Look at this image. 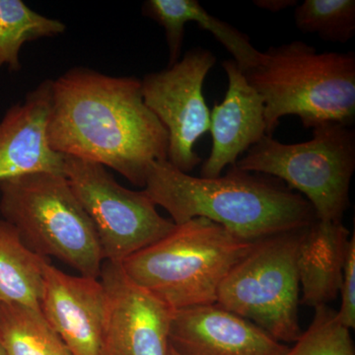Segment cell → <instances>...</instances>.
<instances>
[{
	"instance_id": "6da1fadb",
	"label": "cell",
	"mask_w": 355,
	"mask_h": 355,
	"mask_svg": "<svg viewBox=\"0 0 355 355\" xmlns=\"http://www.w3.org/2000/svg\"><path fill=\"white\" fill-rule=\"evenodd\" d=\"M46 139L60 155L99 163L144 188L150 165L167 160L169 144L140 79L84 67L51 81Z\"/></svg>"
},
{
	"instance_id": "7a4b0ae2",
	"label": "cell",
	"mask_w": 355,
	"mask_h": 355,
	"mask_svg": "<svg viewBox=\"0 0 355 355\" xmlns=\"http://www.w3.org/2000/svg\"><path fill=\"white\" fill-rule=\"evenodd\" d=\"M144 191L176 225L202 217L252 242L300 230L317 219L308 200L284 182L236 165L224 176L202 178L155 161Z\"/></svg>"
},
{
	"instance_id": "3957f363",
	"label": "cell",
	"mask_w": 355,
	"mask_h": 355,
	"mask_svg": "<svg viewBox=\"0 0 355 355\" xmlns=\"http://www.w3.org/2000/svg\"><path fill=\"white\" fill-rule=\"evenodd\" d=\"M245 76L265 104L268 137L286 116H299L307 130L324 123L354 125V51L317 53L293 41L261 51L260 64Z\"/></svg>"
},
{
	"instance_id": "277c9868",
	"label": "cell",
	"mask_w": 355,
	"mask_h": 355,
	"mask_svg": "<svg viewBox=\"0 0 355 355\" xmlns=\"http://www.w3.org/2000/svg\"><path fill=\"white\" fill-rule=\"evenodd\" d=\"M253 245L198 217L175 225L121 265L133 282L179 311L216 304L222 282Z\"/></svg>"
},
{
	"instance_id": "5b68a950",
	"label": "cell",
	"mask_w": 355,
	"mask_h": 355,
	"mask_svg": "<svg viewBox=\"0 0 355 355\" xmlns=\"http://www.w3.org/2000/svg\"><path fill=\"white\" fill-rule=\"evenodd\" d=\"M0 214L35 254L99 279L105 261L99 239L64 174L34 173L0 181Z\"/></svg>"
},
{
	"instance_id": "8992f818",
	"label": "cell",
	"mask_w": 355,
	"mask_h": 355,
	"mask_svg": "<svg viewBox=\"0 0 355 355\" xmlns=\"http://www.w3.org/2000/svg\"><path fill=\"white\" fill-rule=\"evenodd\" d=\"M312 133L308 141L293 144L266 135L236 167L284 182L308 200L319 220L343 221L355 170L354 130L324 123L313 128Z\"/></svg>"
},
{
	"instance_id": "52a82bcc",
	"label": "cell",
	"mask_w": 355,
	"mask_h": 355,
	"mask_svg": "<svg viewBox=\"0 0 355 355\" xmlns=\"http://www.w3.org/2000/svg\"><path fill=\"white\" fill-rule=\"evenodd\" d=\"M306 228L254 241L217 295L216 304L253 322L282 343H295L302 334L297 257Z\"/></svg>"
},
{
	"instance_id": "ba28073f",
	"label": "cell",
	"mask_w": 355,
	"mask_h": 355,
	"mask_svg": "<svg viewBox=\"0 0 355 355\" xmlns=\"http://www.w3.org/2000/svg\"><path fill=\"white\" fill-rule=\"evenodd\" d=\"M64 157V176L92 221L105 261L121 263L174 229L146 191L121 186L99 163Z\"/></svg>"
},
{
	"instance_id": "9c48e42d",
	"label": "cell",
	"mask_w": 355,
	"mask_h": 355,
	"mask_svg": "<svg viewBox=\"0 0 355 355\" xmlns=\"http://www.w3.org/2000/svg\"><path fill=\"white\" fill-rule=\"evenodd\" d=\"M216 62L211 51L197 46L172 67L146 74L141 80L144 101L169 137L167 161L187 174L202 162L195 146L209 132L203 84Z\"/></svg>"
},
{
	"instance_id": "30bf717a",
	"label": "cell",
	"mask_w": 355,
	"mask_h": 355,
	"mask_svg": "<svg viewBox=\"0 0 355 355\" xmlns=\"http://www.w3.org/2000/svg\"><path fill=\"white\" fill-rule=\"evenodd\" d=\"M107 298L105 355H168L175 311L125 272L121 263L104 261Z\"/></svg>"
},
{
	"instance_id": "8fae6325",
	"label": "cell",
	"mask_w": 355,
	"mask_h": 355,
	"mask_svg": "<svg viewBox=\"0 0 355 355\" xmlns=\"http://www.w3.org/2000/svg\"><path fill=\"white\" fill-rule=\"evenodd\" d=\"M40 310L72 355H105L106 291L100 279L44 266Z\"/></svg>"
},
{
	"instance_id": "7c38bea8",
	"label": "cell",
	"mask_w": 355,
	"mask_h": 355,
	"mask_svg": "<svg viewBox=\"0 0 355 355\" xmlns=\"http://www.w3.org/2000/svg\"><path fill=\"white\" fill-rule=\"evenodd\" d=\"M169 342L180 355H284L288 349L216 303L175 311Z\"/></svg>"
},
{
	"instance_id": "4fadbf2b",
	"label": "cell",
	"mask_w": 355,
	"mask_h": 355,
	"mask_svg": "<svg viewBox=\"0 0 355 355\" xmlns=\"http://www.w3.org/2000/svg\"><path fill=\"white\" fill-rule=\"evenodd\" d=\"M228 77L223 101L210 111L212 146L202 163L200 176L218 178L226 167L234 166L240 156L266 135L265 104L248 83L244 72L233 60L222 62Z\"/></svg>"
},
{
	"instance_id": "5bb4252c",
	"label": "cell",
	"mask_w": 355,
	"mask_h": 355,
	"mask_svg": "<svg viewBox=\"0 0 355 355\" xmlns=\"http://www.w3.org/2000/svg\"><path fill=\"white\" fill-rule=\"evenodd\" d=\"M51 81L40 83L0 121V181L34 173L64 174V157L46 139Z\"/></svg>"
},
{
	"instance_id": "9a60e30c",
	"label": "cell",
	"mask_w": 355,
	"mask_h": 355,
	"mask_svg": "<svg viewBox=\"0 0 355 355\" xmlns=\"http://www.w3.org/2000/svg\"><path fill=\"white\" fill-rule=\"evenodd\" d=\"M349 238L343 221L316 219L305 229L297 257L300 304L316 308L338 297Z\"/></svg>"
},
{
	"instance_id": "2e32d148",
	"label": "cell",
	"mask_w": 355,
	"mask_h": 355,
	"mask_svg": "<svg viewBox=\"0 0 355 355\" xmlns=\"http://www.w3.org/2000/svg\"><path fill=\"white\" fill-rule=\"evenodd\" d=\"M142 14L164 28L169 51L168 67L181 58L184 27L189 22H196L200 29L211 33L244 73L260 64L261 51L254 48L249 36L207 12L198 0H147Z\"/></svg>"
},
{
	"instance_id": "e0dca14e",
	"label": "cell",
	"mask_w": 355,
	"mask_h": 355,
	"mask_svg": "<svg viewBox=\"0 0 355 355\" xmlns=\"http://www.w3.org/2000/svg\"><path fill=\"white\" fill-rule=\"evenodd\" d=\"M48 263L26 246L10 223L0 218V306L20 304L40 309Z\"/></svg>"
},
{
	"instance_id": "ac0fdd59",
	"label": "cell",
	"mask_w": 355,
	"mask_h": 355,
	"mask_svg": "<svg viewBox=\"0 0 355 355\" xmlns=\"http://www.w3.org/2000/svg\"><path fill=\"white\" fill-rule=\"evenodd\" d=\"M0 343L7 355H72L41 310L0 306Z\"/></svg>"
},
{
	"instance_id": "d6986e66",
	"label": "cell",
	"mask_w": 355,
	"mask_h": 355,
	"mask_svg": "<svg viewBox=\"0 0 355 355\" xmlns=\"http://www.w3.org/2000/svg\"><path fill=\"white\" fill-rule=\"evenodd\" d=\"M62 21L32 10L22 0H0V69H21L19 53L23 44L64 34Z\"/></svg>"
},
{
	"instance_id": "ffe728a7",
	"label": "cell",
	"mask_w": 355,
	"mask_h": 355,
	"mask_svg": "<svg viewBox=\"0 0 355 355\" xmlns=\"http://www.w3.org/2000/svg\"><path fill=\"white\" fill-rule=\"evenodd\" d=\"M299 31L317 34L324 41L347 44L355 34L354 0H305L296 6Z\"/></svg>"
},
{
	"instance_id": "44dd1931",
	"label": "cell",
	"mask_w": 355,
	"mask_h": 355,
	"mask_svg": "<svg viewBox=\"0 0 355 355\" xmlns=\"http://www.w3.org/2000/svg\"><path fill=\"white\" fill-rule=\"evenodd\" d=\"M314 309L307 330L284 355H355L350 329L342 323L338 311L328 305Z\"/></svg>"
},
{
	"instance_id": "7402d4cb",
	"label": "cell",
	"mask_w": 355,
	"mask_h": 355,
	"mask_svg": "<svg viewBox=\"0 0 355 355\" xmlns=\"http://www.w3.org/2000/svg\"><path fill=\"white\" fill-rule=\"evenodd\" d=\"M342 303L340 310L338 311V318L342 323L347 328H355V235L354 233L349 238V248H347V259H345V268L342 286L340 291Z\"/></svg>"
},
{
	"instance_id": "603a6c76",
	"label": "cell",
	"mask_w": 355,
	"mask_h": 355,
	"mask_svg": "<svg viewBox=\"0 0 355 355\" xmlns=\"http://www.w3.org/2000/svg\"><path fill=\"white\" fill-rule=\"evenodd\" d=\"M254 6L270 12H279L284 9L297 6L295 0H254Z\"/></svg>"
},
{
	"instance_id": "cb8c5ba5",
	"label": "cell",
	"mask_w": 355,
	"mask_h": 355,
	"mask_svg": "<svg viewBox=\"0 0 355 355\" xmlns=\"http://www.w3.org/2000/svg\"><path fill=\"white\" fill-rule=\"evenodd\" d=\"M168 355H180L179 354H178V352H176V350H175L174 349H173L172 347H169V354H168Z\"/></svg>"
},
{
	"instance_id": "d4e9b609",
	"label": "cell",
	"mask_w": 355,
	"mask_h": 355,
	"mask_svg": "<svg viewBox=\"0 0 355 355\" xmlns=\"http://www.w3.org/2000/svg\"><path fill=\"white\" fill-rule=\"evenodd\" d=\"M0 355H7L6 350H4L3 347H2L1 343H0Z\"/></svg>"
}]
</instances>
